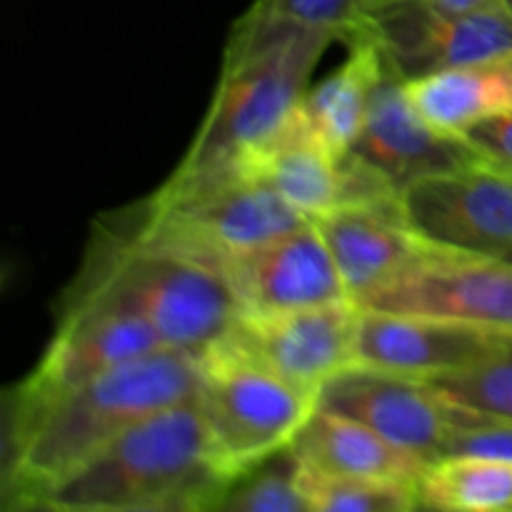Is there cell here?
Masks as SVG:
<instances>
[{"label": "cell", "instance_id": "cell-28", "mask_svg": "<svg viewBox=\"0 0 512 512\" xmlns=\"http://www.w3.org/2000/svg\"><path fill=\"white\" fill-rule=\"evenodd\" d=\"M220 475H210V478L198 480V483L185 485L183 490H175V493L165 495V498L148 500V503L138 505H125V508H110V510H98V512H198L200 505L205 503V498L210 495V490L220 483Z\"/></svg>", "mask_w": 512, "mask_h": 512}, {"label": "cell", "instance_id": "cell-1", "mask_svg": "<svg viewBox=\"0 0 512 512\" xmlns=\"http://www.w3.org/2000/svg\"><path fill=\"white\" fill-rule=\"evenodd\" d=\"M200 358L158 350L43 400L5 395L3 488L53 490L153 413L200 395Z\"/></svg>", "mask_w": 512, "mask_h": 512}, {"label": "cell", "instance_id": "cell-16", "mask_svg": "<svg viewBox=\"0 0 512 512\" xmlns=\"http://www.w3.org/2000/svg\"><path fill=\"white\" fill-rule=\"evenodd\" d=\"M315 228L333 255L350 300L360 308L370 295L428 253L405 223L400 203L338 205L315 220Z\"/></svg>", "mask_w": 512, "mask_h": 512}, {"label": "cell", "instance_id": "cell-23", "mask_svg": "<svg viewBox=\"0 0 512 512\" xmlns=\"http://www.w3.org/2000/svg\"><path fill=\"white\" fill-rule=\"evenodd\" d=\"M310 512H408L418 503V485L393 480L328 478L300 465Z\"/></svg>", "mask_w": 512, "mask_h": 512}, {"label": "cell", "instance_id": "cell-24", "mask_svg": "<svg viewBox=\"0 0 512 512\" xmlns=\"http://www.w3.org/2000/svg\"><path fill=\"white\" fill-rule=\"evenodd\" d=\"M428 385L465 413L512 423V350Z\"/></svg>", "mask_w": 512, "mask_h": 512}, {"label": "cell", "instance_id": "cell-18", "mask_svg": "<svg viewBox=\"0 0 512 512\" xmlns=\"http://www.w3.org/2000/svg\"><path fill=\"white\" fill-rule=\"evenodd\" d=\"M290 450L300 465L328 478L393 480L418 485L428 465L395 448L365 425L315 408Z\"/></svg>", "mask_w": 512, "mask_h": 512}, {"label": "cell", "instance_id": "cell-21", "mask_svg": "<svg viewBox=\"0 0 512 512\" xmlns=\"http://www.w3.org/2000/svg\"><path fill=\"white\" fill-rule=\"evenodd\" d=\"M418 498L445 512H512V463L445 455L425 468Z\"/></svg>", "mask_w": 512, "mask_h": 512}, {"label": "cell", "instance_id": "cell-32", "mask_svg": "<svg viewBox=\"0 0 512 512\" xmlns=\"http://www.w3.org/2000/svg\"><path fill=\"white\" fill-rule=\"evenodd\" d=\"M503 3H505V5H508V8L512 10V0H503Z\"/></svg>", "mask_w": 512, "mask_h": 512}, {"label": "cell", "instance_id": "cell-27", "mask_svg": "<svg viewBox=\"0 0 512 512\" xmlns=\"http://www.w3.org/2000/svg\"><path fill=\"white\" fill-rule=\"evenodd\" d=\"M465 140L480 160L512 173V113L475 125Z\"/></svg>", "mask_w": 512, "mask_h": 512}, {"label": "cell", "instance_id": "cell-7", "mask_svg": "<svg viewBox=\"0 0 512 512\" xmlns=\"http://www.w3.org/2000/svg\"><path fill=\"white\" fill-rule=\"evenodd\" d=\"M353 33L365 35L398 78L418 80L510 55L512 10L503 0L470 13H445L425 0H378Z\"/></svg>", "mask_w": 512, "mask_h": 512}, {"label": "cell", "instance_id": "cell-19", "mask_svg": "<svg viewBox=\"0 0 512 512\" xmlns=\"http://www.w3.org/2000/svg\"><path fill=\"white\" fill-rule=\"evenodd\" d=\"M415 108L440 133L465 138L475 125L512 113V53L405 80Z\"/></svg>", "mask_w": 512, "mask_h": 512}, {"label": "cell", "instance_id": "cell-4", "mask_svg": "<svg viewBox=\"0 0 512 512\" xmlns=\"http://www.w3.org/2000/svg\"><path fill=\"white\" fill-rule=\"evenodd\" d=\"M123 213L143 235L218 270L235 255L310 223L268 185L235 170L170 175L150 198Z\"/></svg>", "mask_w": 512, "mask_h": 512}, {"label": "cell", "instance_id": "cell-12", "mask_svg": "<svg viewBox=\"0 0 512 512\" xmlns=\"http://www.w3.org/2000/svg\"><path fill=\"white\" fill-rule=\"evenodd\" d=\"M240 315L263 318L350 300L315 223L230 258L220 268Z\"/></svg>", "mask_w": 512, "mask_h": 512}, {"label": "cell", "instance_id": "cell-20", "mask_svg": "<svg viewBox=\"0 0 512 512\" xmlns=\"http://www.w3.org/2000/svg\"><path fill=\"white\" fill-rule=\"evenodd\" d=\"M343 43L348 45V58L343 65L308 88L300 103V113L305 115L310 128L338 158H345L353 150L363 130L375 85L385 73L383 55L365 35L353 33Z\"/></svg>", "mask_w": 512, "mask_h": 512}, {"label": "cell", "instance_id": "cell-11", "mask_svg": "<svg viewBox=\"0 0 512 512\" xmlns=\"http://www.w3.org/2000/svg\"><path fill=\"white\" fill-rule=\"evenodd\" d=\"M363 308L455 320L512 335V260L428 250L370 295Z\"/></svg>", "mask_w": 512, "mask_h": 512}, {"label": "cell", "instance_id": "cell-17", "mask_svg": "<svg viewBox=\"0 0 512 512\" xmlns=\"http://www.w3.org/2000/svg\"><path fill=\"white\" fill-rule=\"evenodd\" d=\"M340 163L343 158L320 140L298 105V110L233 170L268 185L295 213L315 223L340 205Z\"/></svg>", "mask_w": 512, "mask_h": 512}, {"label": "cell", "instance_id": "cell-3", "mask_svg": "<svg viewBox=\"0 0 512 512\" xmlns=\"http://www.w3.org/2000/svg\"><path fill=\"white\" fill-rule=\"evenodd\" d=\"M73 288L133 310L168 350L203 358L233 333L240 308L215 265L148 238L125 213L95 223Z\"/></svg>", "mask_w": 512, "mask_h": 512}, {"label": "cell", "instance_id": "cell-13", "mask_svg": "<svg viewBox=\"0 0 512 512\" xmlns=\"http://www.w3.org/2000/svg\"><path fill=\"white\" fill-rule=\"evenodd\" d=\"M360 308L353 300L295 310L283 315L248 318L240 315L230 338L288 380L318 400L320 390L355 365Z\"/></svg>", "mask_w": 512, "mask_h": 512}, {"label": "cell", "instance_id": "cell-6", "mask_svg": "<svg viewBox=\"0 0 512 512\" xmlns=\"http://www.w3.org/2000/svg\"><path fill=\"white\" fill-rule=\"evenodd\" d=\"M200 395L213 468L223 478L290 448L318 408L278 373L225 338L200 358Z\"/></svg>", "mask_w": 512, "mask_h": 512}, {"label": "cell", "instance_id": "cell-33", "mask_svg": "<svg viewBox=\"0 0 512 512\" xmlns=\"http://www.w3.org/2000/svg\"><path fill=\"white\" fill-rule=\"evenodd\" d=\"M508 260H512V258H508Z\"/></svg>", "mask_w": 512, "mask_h": 512}, {"label": "cell", "instance_id": "cell-26", "mask_svg": "<svg viewBox=\"0 0 512 512\" xmlns=\"http://www.w3.org/2000/svg\"><path fill=\"white\" fill-rule=\"evenodd\" d=\"M448 455H483L512 463V423L480 418L458 408V425Z\"/></svg>", "mask_w": 512, "mask_h": 512}, {"label": "cell", "instance_id": "cell-25", "mask_svg": "<svg viewBox=\"0 0 512 512\" xmlns=\"http://www.w3.org/2000/svg\"><path fill=\"white\" fill-rule=\"evenodd\" d=\"M278 15L310 25V28L330 30L338 40H345L378 0H263Z\"/></svg>", "mask_w": 512, "mask_h": 512}, {"label": "cell", "instance_id": "cell-14", "mask_svg": "<svg viewBox=\"0 0 512 512\" xmlns=\"http://www.w3.org/2000/svg\"><path fill=\"white\" fill-rule=\"evenodd\" d=\"M512 350V335L468 323L363 308L355 363L430 383Z\"/></svg>", "mask_w": 512, "mask_h": 512}, {"label": "cell", "instance_id": "cell-2", "mask_svg": "<svg viewBox=\"0 0 512 512\" xmlns=\"http://www.w3.org/2000/svg\"><path fill=\"white\" fill-rule=\"evenodd\" d=\"M335 40L330 30L295 23L255 0L230 28L203 123L170 175L198 178L233 170L298 110Z\"/></svg>", "mask_w": 512, "mask_h": 512}, {"label": "cell", "instance_id": "cell-10", "mask_svg": "<svg viewBox=\"0 0 512 512\" xmlns=\"http://www.w3.org/2000/svg\"><path fill=\"white\" fill-rule=\"evenodd\" d=\"M318 408L365 425L425 465L448 455L458 425V408L433 385L360 363L320 390Z\"/></svg>", "mask_w": 512, "mask_h": 512}, {"label": "cell", "instance_id": "cell-15", "mask_svg": "<svg viewBox=\"0 0 512 512\" xmlns=\"http://www.w3.org/2000/svg\"><path fill=\"white\" fill-rule=\"evenodd\" d=\"M350 155L368 165L403 198L410 185L478 160L465 138H450L415 108L403 78L385 65L363 130Z\"/></svg>", "mask_w": 512, "mask_h": 512}, {"label": "cell", "instance_id": "cell-8", "mask_svg": "<svg viewBox=\"0 0 512 512\" xmlns=\"http://www.w3.org/2000/svg\"><path fill=\"white\" fill-rule=\"evenodd\" d=\"M168 350L140 315L103 295L70 285L60 303L53 338L38 365L10 393L43 400Z\"/></svg>", "mask_w": 512, "mask_h": 512}, {"label": "cell", "instance_id": "cell-29", "mask_svg": "<svg viewBox=\"0 0 512 512\" xmlns=\"http://www.w3.org/2000/svg\"><path fill=\"white\" fill-rule=\"evenodd\" d=\"M0 512H65L63 505L48 493L35 488L0 490Z\"/></svg>", "mask_w": 512, "mask_h": 512}, {"label": "cell", "instance_id": "cell-31", "mask_svg": "<svg viewBox=\"0 0 512 512\" xmlns=\"http://www.w3.org/2000/svg\"><path fill=\"white\" fill-rule=\"evenodd\" d=\"M408 512H445V510H438V508H433V505H428V503H423V500H418V503H415Z\"/></svg>", "mask_w": 512, "mask_h": 512}, {"label": "cell", "instance_id": "cell-9", "mask_svg": "<svg viewBox=\"0 0 512 512\" xmlns=\"http://www.w3.org/2000/svg\"><path fill=\"white\" fill-rule=\"evenodd\" d=\"M408 228L428 250L512 258V173L485 160L430 175L400 198Z\"/></svg>", "mask_w": 512, "mask_h": 512}, {"label": "cell", "instance_id": "cell-22", "mask_svg": "<svg viewBox=\"0 0 512 512\" xmlns=\"http://www.w3.org/2000/svg\"><path fill=\"white\" fill-rule=\"evenodd\" d=\"M198 512H310L300 460L290 448L220 480Z\"/></svg>", "mask_w": 512, "mask_h": 512}, {"label": "cell", "instance_id": "cell-5", "mask_svg": "<svg viewBox=\"0 0 512 512\" xmlns=\"http://www.w3.org/2000/svg\"><path fill=\"white\" fill-rule=\"evenodd\" d=\"M210 475L220 473L193 400L135 423L48 493L65 512H98L165 498Z\"/></svg>", "mask_w": 512, "mask_h": 512}, {"label": "cell", "instance_id": "cell-30", "mask_svg": "<svg viewBox=\"0 0 512 512\" xmlns=\"http://www.w3.org/2000/svg\"><path fill=\"white\" fill-rule=\"evenodd\" d=\"M433 8L445 10V13H470V10L485 8V5H493L498 0H425Z\"/></svg>", "mask_w": 512, "mask_h": 512}]
</instances>
